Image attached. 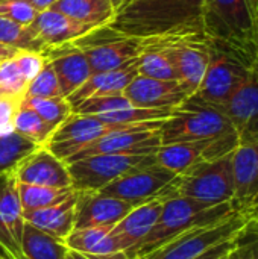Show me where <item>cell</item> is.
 <instances>
[{
    "mask_svg": "<svg viewBox=\"0 0 258 259\" xmlns=\"http://www.w3.org/2000/svg\"><path fill=\"white\" fill-rule=\"evenodd\" d=\"M251 65V62L237 53L210 42V62L207 71L199 88L190 97H195L217 109L222 108L246 79Z\"/></svg>",
    "mask_w": 258,
    "mask_h": 259,
    "instance_id": "obj_7",
    "label": "cell"
},
{
    "mask_svg": "<svg viewBox=\"0 0 258 259\" xmlns=\"http://www.w3.org/2000/svg\"><path fill=\"white\" fill-rule=\"evenodd\" d=\"M29 82L20 71L14 56L0 62V94L24 97Z\"/></svg>",
    "mask_w": 258,
    "mask_h": 259,
    "instance_id": "obj_37",
    "label": "cell"
},
{
    "mask_svg": "<svg viewBox=\"0 0 258 259\" xmlns=\"http://www.w3.org/2000/svg\"><path fill=\"white\" fill-rule=\"evenodd\" d=\"M49 9L62 12L94 27L106 26L116 14L111 0H56Z\"/></svg>",
    "mask_w": 258,
    "mask_h": 259,
    "instance_id": "obj_26",
    "label": "cell"
},
{
    "mask_svg": "<svg viewBox=\"0 0 258 259\" xmlns=\"http://www.w3.org/2000/svg\"><path fill=\"white\" fill-rule=\"evenodd\" d=\"M234 134L231 121L220 109L195 97L176 106L160 127L161 144L216 140Z\"/></svg>",
    "mask_w": 258,
    "mask_h": 259,
    "instance_id": "obj_5",
    "label": "cell"
},
{
    "mask_svg": "<svg viewBox=\"0 0 258 259\" xmlns=\"http://www.w3.org/2000/svg\"><path fill=\"white\" fill-rule=\"evenodd\" d=\"M252 222L251 215L234 211L219 222L193 228L170 238L138 259H193L222 241L242 237Z\"/></svg>",
    "mask_w": 258,
    "mask_h": 259,
    "instance_id": "obj_6",
    "label": "cell"
},
{
    "mask_svg": "<svg viewBox=\"0 0 258 259\" xmlns=\"http://www.w3.org/2000/svg\"><path fill=\"white\" fill-rule=\"evenodd\" d=\"M24 97H62L58 77L49 61L43 70L29 82L24 91Z\"/></svg>",
    "mask_w": 258,
    "mask_h": 259,
    "instance_id": "obj_36",
    "label": "cell"
},
{
    "mask_svg": "<svg viewBox=\"0 0 258 259\" xmlns=\"http://www.w3.org/2000/svg\"><path fill=\"white\" fill-rule=\"evenodd\" d=\"M231 121L240 144L258 141V59L251 65L246 79L219 108Z\"/></svg>",
    "mask_w": 258,
    "mask_h": 259,
    "instance_id": "obj_14",
    "label": "cell"
},
{
    "mask_svg": "<svg viewBox=\"0 0 258 259\" xmlns=\"http://www.w3.org/2000/svg\"><path fill=\"white\" fill-rule=\"evenodd\" d=\"M155 155H91L67 164L76 191H100L120 176L155 164Z\"/></svg>",
    "mask_w": 258,
    "mask_h": 259,
    "instance_id": "obj_8",
    "label": "cell"
},
{
    "mask_svg": "<svg viewBox=\"0 0 258 259\" xmlns=\"http://www.w3.org/2000/svg\"><path fill=\"white\" fill-rule=\"evenodd\" d=\"M23 97L18 96H0V135L14 132L12 131V123L15 118V114L20 108Z\"/></svg>",
    "mask_w": 258,
    "mask_h": 259,
    "instance_id": "obj_40",
    "label": "cell"
},
{
    "mask_svg": "<svg viewBox=\"0 0 258 259\" xmlns=\"http://www.w3.org/2000/svg\"><path fill=\"white\" fill-rule=\"evenodd\" d=\"M64 259H90L87 255H82V253H79V252H75V250H70L68 249V252H67V255H65V258Z\"/></svg>",
    "mask_w": 258,
    "mask_h": 259,
    "instance_id": "obj_45",
    "label": "cell"
},
{
    "mask_svg": "<svg viewBox=\"0 0 258 259\" xmlns=\"http://www.w3.org/2000/svg\"><path fill=\"white\" fill-rule=\"evenodd\" d=\"M257 8H258V0H257Z\"/></svg>",
    "mask_w": 258,
    "mask_h": 259,
    "instance_id": "obj_51",
    "label": "cell"
},
{
    "mask_svg": "<svg viewBox=\"0 0 258 259\" xmlns=\"http://www.w3.org/2000/svg\"><path fill=\"white\" fill-rule=\"evenodd\" d=\"M137 205L103 194L100 191H78L75 229L114 226Z\"/></svg>",
    "mask_w": 258,
    "mask_h": 259,
    "instance_id": "obj_18",
    "label": "cell"
},
{
    "mask_svg": "<svg viewBox=\"0 0 258 259\" xmlns=\"http://www.w3.org/2000/svg\"><path fill=\"white\" fill-rule=\"evenodd\" d=\"M24 219L12 171L0 175V244L17 259L21 253V234Z\"/></svg>",
    "mask_w": 258,
    "mask_h": 259,
    "instance_id": "obj_19",
    "label": "cell"
},
{
    "mask_svg": "<svg viewBox=\"0 0 258 259\" xmlns=\"http://www.w3.org/2000/svg\"><path fill=\"white\" fill-rule=\"evenodd\" d=\"M175 178V173L155 162L120 176L102 188L100 193L131 202L134 205H140L143 202L157 199Z\"/></svg>",
    "mask_w": 258,
    "mask_h": 259,
    "instance_id": "obj_15",
    "label": "cell"
},
{
    "mask_svg": "<svg viewBox=\"0 0 258 259\" xmlns=\"http://www.w3.org/2000/svg\"><path fill=\"white\" fill-rule=\"evenodd\" d=\"M163 121H152L140 127L105 135L73 155L65 164L91 155H155L161 146L160 127Z\"/></svg>",
    "mask_w": 258,
    "mask_h": 259,
    "instance_id": "obj_13",
    "label": "cell"
},
{
    "mask_svg": "<svg viewBox=\"0 0 258 259\" xmlns=\"http://www.w3.org/2000/svg\"><path fill=\"white\" fill-rule=\"evenodd\" d=\"M73 44L85 55L91 73H102L119 68L137 58L143 49L140 38L120 35L106 26L97 27Z\"/></svg>",
    "mask_w": 258,
    "mask_h": 259,
    "instance_id": "obj_9",
    "label": "cell"
},
{
    "mask_svg": "<svg viewBox=\"0 0 258 259\" xmlns=\"http://www.w3.org/2000/svg\"><path fill=\"white\" fill-rule=\"evenodd\" d=\"M17 191L21 203L23 212L47 208L56 203L67 200L73 193L75 188H53V187H41V185H30V184H18Z\"/></svg>",
    "mask_w": 258,
    "mask_h": 259,
    "instance_id": "obj_30",
    "label": "cell"
},
{
    "mask_svg": "<svg viewBox=\"0 0 258 259\" xmlns=\"http://www.w3.org/2000/svg\"><path fill=\"white\" fill-rule=\"evenodd\" d=\"M43 55L52 64L62 97L65 99L70 97L93 74L85 55L73 42L49 47Z\"/></svg>",
    "mask_w": 258,
    "mask_h": 259,
    "instance_id": "obj_21",
    "label": "cell"
},
{
    "mask_svg": "<svg viewBox=\"0 0 258 259\" xmlns=\"http://www.w3.org/2000/svg\"><path fill=\"white\" fill-rule=\"evenodd\" d=\"M36 147L40 146L15 132L0 135V175L12 171L14 167Z\"/></svg>",
    "mask_w": 258,
    "mask_h": 259,
    "instance_id": "obj_34",
    "label": "cell"
},
{
    "mask_svg": "<svg viewBox=\"0 0 258 259\" xmlns=\"http://www.w3.org/2000/svg\"><path fill=\"white\" fill-rule=\"evenodd\" d=\"M18 50L14 49V47H9V46H5V44H0V62L8 59V58H12Z\"/></svg>",
    "mask_w": 258,
    "mask_h": 259,
    "instance_id": "obj_44",
    "label": "cell"
},
{
    "mask_svg": "<svg viewBox=\"0 0 258 259\" xmlns=\"http://www.w3.org/2000/svg\"><path fill=\"white\" fill-rule=\"evenodd\" d=\"M161 121V120H160ZM146 123L135 124H120V123H106L100 120L97 115H84V114H71L58 129L53 132L50 141L47 143V149L64 162L70 159L73 155L97 141L99 138L109 135L113 132L126 131L144 126Z\"/></svg>",
    "mask_w": 258,
    "mask_h": 259,
    "instance_id": "obj_10",
    "label": "cell"
},
{
    "mask_svg": "<svg viewBox=\"0 0 258 259\" xmlns=\"http://www.w3.org/2000/svg\"><path fill=\"white\" fill-rule=\"evenodd\" d=\"M237 146L239 138L236 134L216 140L161 144L155 153V161L172 173L181 175L201 162L214 161L233 153Z\"/></svg>",
    "mask_w": 258,
    "mask_h": 259,
    "instance_id": "obj_12",
    "label": "cell"
},
{
    "mask_svg": "<svg viewBox=\"0 0 258 259\" xmlns=\"http://www.w3.org/2000/svg\"><path fill=\"white\" fill-rule=\"evenodd\" d=\"M164 200L152 199L132 208L117 225L113 226L111 235L120 252H128L135 247L155 226L163 211Z\"/></svg>",
    "mask_w": 258,
    "mask_h": 259,
    "instance_id": "obj_22",
    "label": "cell"
},
{
    "mask_svg": "<svg viewBox=\"0 0 258 259\" xmlns=\"http://www.w3.org/2000/svg\"><path fill=\"white\" fill-rule=\"evenodd\" d=\"M12 131L41 147V146H47L56 129L50 126L47 121H44L35 111L20 103V108L12 123Z\"/></svg>",
    "mask_w": 258,
    "mask_h": 259,
    "instance_id": "obj_31",
    "label": "cell"
},
{
    "mask_svg": "<svg viewBox=\"0 0 258 259\" xmlns=\"http://www.w3.org/2000/svg\"><path fill=\"white\" fill-rule=\"evenodd\" d=\"M90 259H128L125 252H114L106 255H87Z\"/></svg>",
    "mask_w": 258,
    "mask_h": 259,
    "instance_id": "obj_43",
    "label": "cell"
},
{
    "mask_svg": "<svg viewBox=\"0 0 258 259\" xmlns=\"http://www.w3.org/2000/svg\"><path fill=\"white\" fill-rule=\"evenodd\" d=\"M141 41L143 49L138 55V74L160 80H178L175 65L164 47L152 38Z\"/></svg>",
    "mask_w": 258,
    "mask_h": 259,
    "instance_id": "obj_29",
    "label": "cell"
},
{
    "mask_svg": "<svg viewBox=\"0 0 258 259\" xmlns=\"http://www.w3.org/2000/svg\"><path fill=\"white\" fill-rule=\"evenodd\" d=\"M111 3H113V6H114V8H117V6L122 3V0H111Z\"/></svg>",
    "mask_w": 258,
    "mask_h": 259,
    "instance_id": "obj_47",
    "label": "cell"
},
{
    "mask_svg": "<svg viewBox=\"0 0 258 259\" xmlns=\"http://www.w3.org/2000/svg\"><path fill=\"white\" fill-rule=\"evenodd\" d=\"M38 12L23 0H5L0 3V17L9 18L18 24L29 26Z\"/></svg>",
    "mask_w": 258,
    "mask_h": 259,
    "instance_id": "obj_38",
    "label": "cell"
},
{
    "mask_svg": "<svg viewBox=\"0 0 258 259\" xmlns=\"http://www.w3.org/2000/svg\"><path fill=\"white\" fill-rule=\"evenodd\" d=\"M29 29L47 47H56L73 42L97 27L78 21L62 12L46 9L43 12H38L33 21L29 24Z\"/></svg>",
    "mask_w": 258,
    "mask_h": 259,
    "instance_id": "obj_23",
    "label": "cell"
},
{
    "mask_svg": "<svg viewBox=\"0 0 258 259\" xmlns=\"http://www.w3.org/2000/svg\"><path fill=\"white\" fill-rule=\"evenodd\" d=\"M252 223H255V225H257V226H258V222H252Z\"/></svg>",
    "mask_w": 258,
    "mask_h": 259,
    "instance_id": "obj_49",
    "label": "cell"
},
{
    "mask_svg": "<svg viewBox=\"0 0 258 259\" xmlns=\"http://www.w3.org/2000/svg\"><path fill=\"white\" fill-rule=\"evenodd\" d=\"M173 197H187L208 205L233 203V153L214 161L201 162L190 170L176 175L157 199L166 200Z\"/></svg>",
    "mask_w": 258,
    "mask_h": 259,
    "instance_id": "obj_4",
    "label": "cell"
},
{
    "mask_svg": "<svg viewBox=\"0 0 258 259\" xmlns=\"http://www.w3.org/2000/svg\"><path fill=\"white\" fill-rule=\"evenodd\" d=\"M68 247L64 240L46 234L24 222L21 234V253L26 259H64Z\"/></svg>",
    "mask_w": 258,
    "mask_h": 259,
    "instance_id": "obj_28",
    "label": "cell"
},
{
    "mask_svg": "<svg viewBox=\"0 0 258 259\" xmlns=\"http://www.w3.org/2000/svg\"><path fill=\"white\" fill-rule=\"evenodd\" d=\"M233 203L208 205L187 197L166 199L161 215L152 231L131 250L125 252L128 259H138L160 247L170 238L193 228L219 222L234 212Z\"/></svg>",
    "mask_w": 258,
    "mask_h": 259,
    "instance_id": "obj_3",
    "label": "cell"
},
{
    "mask_svg": "<svg viewBox=\"0 0 258 259\" xmlns=\"http://www.w3.org/2000/svg\"><path fill=\"white\" fill-rule=\"evenodd\" d=\"M15 259H17V258H15ZM21 259H26V258H24V256H23V258H21Z\"/></svg>",
    "mask_w": 258,
    "mask_h": 259,
    "instance_id": "obj_50",
    "label": "cell"
},
{
    "mask_svg": "<svg viewBox=\"0 0 258 259\" xmlns=\"http://www.w3.org/2000/svg\"><path fill=\"white\" fill-rule=\"evenodd\" d=\"M205 0H122L108 29L131 38H167L205 35Z\"/></svg>",
    "mask_w": 258,
    "mask_h": 259,
    "instance_id": "obj_1",
    "label": "cell"
},
{
    "mask_svg": "<svg viewBox=\"0 0 258 259\" xmlns=\"http://www.w3.org/2000/svg\"><path fill=\"white\" fill-rule=\"evenodd\" d=\"M0 96H2V94H0Z\"/></svg>",
    "mask_w": 258,
    "mask_h": 259,
    "instance_id": "obj_55",
    "label": "cell"
},
{
    "mask_svg": "<svg viewBox=\"0 0 258 259\" xmlns=\"http://www.w3.org/2000/svg\"><path fill=\"white\" fill-rule=\"evenodd\" d=\"M14 59L20 68V71L23 73V76L27 79V82H30L46 65L47 58L43 53H36V52H27V50H18L14 55Z\"/></svg>",
    "mask_w": 258,
    "mask_h": 259,
    "instance_id": "obj_39",
    "label": "cell"
},
{
    "mask_svg": "<svg viewBox=\"0 0 258 259\" xmlns=\"http://www.w3.org/2000/svg\"><path fill=\"white\" fill-rule=\"evenodd\" d=\"M252 259H254V258H252ZM257 259H258V258H257Z\"/></svg>",
    "mask_w": 258,
    "mask_h": 259,
    "instance_id": "obj_53",
    "label": "cell"
},
{
    "mask_svg": "<svg viewBox=\"0 0 258 259\" xmlns=\"http://www.w3.org/2000/svg\"><path fill=\"white\" fill-rule=\"evenodd\" d=\"M0 44L14 47L17 50H27L36 53H44L49 49L33 35L29 26L18 24L5 17H0Z\"/></svg>",
    "mask_w": 258,
    "mask_h": 259,
    "instance_id": "obj_32",
    "label": "cell"
},
{
    "mask_svg": "<svg viewBox=\"0 0 258 259\" xmlns=\"http://www.w3.org/2000/svg\"><path fill=\"white\" fill-rule=\"evenodd\" d=\"M240 238L242 237L222 241V243L210 247L208 250H205L204 253H201L199 256L193 259H231L233 255L239 250V240Z\"/></svg>",
    "mask_w": 258,
    "mask_h": 259,
    "instance_id": "obj_41",
    "label": "cell"
},
{
    "mask_svg": "<svg viewBox=\"0 0 258 259\" xmlns=\"http://www.w3.org/2000/svg\"><path fill=\"white\" fill-rule=\"evenodd\" d=\"M18 184H30L53 188H71L67 164L56 158L46 146L36 147L24 156L12 170Z\"/></svg>",
    "mask_w": 258,
    "mask_h": 259,
    "instance_id": "obj_17",
    "label": "cell"
},
{
    "mask_svg": "<svg viewBox=\"0 0 258 259\" xmlns=\"http://www.w3.org/2000/svg\"><path fill=\"white\" fill-rule=\"evenodd\" d=\"M78 191L64 202L23 212V219L26 223L35 226L36 229L50 234L56 238L65 240V237L75 229V208H76Z\"/></svg>",
    "mask_w": 258,
    "mask_h": 259,
    "instance_id": "obj_25",
    "label": "cell"
},
{
    "mask_svg": "<svg viewBox=\"0 0 258 259\" xmlns=\"http://www.w3.org/2000/svg\"><path fill=\"white\" fill-rule=\"evenodd\" d=\"M23 2H26L27 5H30L36 12H43V11L49 9L56 0H23Z\"/></svg>",
    "mask_w": 258,
    "mask_h": 259,
    "instance_id": "obj_42",
    "label": "cell"
},
{
    "mask_svg": "<svg viewBox=\"0 0 258 259\" xmlns=\"http://www.w3.org/2000/svg\"><path fill=\"white\" fill-rule=\"evenodd\" d=\"M2 2H3V0H0V3H2Z\"/></svg>",
    "mask_w": 258,
    "mask_h": 259,
    "instance_id": "obj_52",
    "label": "cell"
},
{
    "mask_svg": "<svg viewBox=\"0 0 258 259\" xmlns=\"http://www.w3.org/2000/svg\"><path fill=\"white\" fill-rule=\"evenodd\" d=\"M148 39V38H146ZM169 53L181 87L193 96L199 88L210 62V42L205 35L152 38Z\"/></svg>",
    "mask_w": 258,
    "mask_h": 259,
    "instance_id": "obj_11",
    "label": "cell"
},
{
    "mask_svg": "<svg viewBox=\"0 0 258 259\" xmlns=\"http://www.w3.org/2000/svg\"><path fill=\"white\" fill-rule=\"evenodd\" d=\"M21 105L35 111L55 129L73 114L71 105L65 97H23Z\"/></svg>",
    "mask_w": 258,
    "mask_h": 259,
    "instance_id": "obj_33",
    "label": "cell"
},
{
    "mask_svg": "<svg viewBox=\"0 0 258 259\" xmlns=\"http://www.w3.org/2000/svg\"><path fill=\"white\" fill-rule=\"evenodd\" d=\"M254 222H258V215H257V217H255V219H254Z\"/></svg>",
    "mask_w": 258,
    "mask_h": 259,
    "instance_id": "obj_48",
    "label": "cell"
},
{
    "mask_svg": "<svg viewBox=\"0 0 258 259\" xmlns=\"http://www.w3.org/2000/svg\"><path fill=\"white\" fill-rule=\"evenodd\" d=\"M135 76H138V56L119 68L93 73L67 100L70 105H75L90 97L122 94Z\"/></svg>",
    "mask_w": 258,
    "mask_h": 259,
    "instance_id": "obj_24",
    "label": "cell"
},
{
    "mask_svg": "<svg viewBox=\"0 0 258 259\" xmlns=\"http://www.w3.org/2000/svg\"><path fill=\"white\" fill-rule=\"evenodd\" d=\"M0 259H15V256H12V255L0 244Z\"/></svg>",
    "mask_w": 258,
    "mask_h": 259,
    "instance_id": "obj_46",
    "label": "cell"
},
{
    "mask_svg": "<svg viewBox=\"0 0 258 259\" xmlns=\"http://www.w3.org/2000/svg\"><path fill=\"white\" fill-rule=\"evenodd\" d=\"M113 226H93L73 229L65 237V244L70 250L82 255H106L120 252L116 240L109 234Z\"/></svg>",
    "mask_w": 258,
    "mask_h": 259,
    "instance_id": "obj_27",
    "label": "cell"
},
{
    "mask_svg": "<svg viewBox=\"0 0 258 259\" xmlns=\"http://www.w3.org/2000/svg\"><path fill=\"white\" fill-rule=\"evenodd\" d=\"M123 96L137 108H176L190 97L178 80H160L141 74L131 80Z\"/></svg>",
    "mask_w": 258,
    "mask_h": 259,
    "instance_id": "obj_20",
    "label": "cell"
},
{
    "mask_svg": "<svg viewBox=\"0 0 258 259\" xmlns=\"http://www.w3.org/2000/svg\"><path fill=\"white\" fill-rule=\"evenodd\" d=\"M234 209L240 214L258 215V141L240 144L233 152Z\"/></svg>",
    "mask_w": 258,
    "mask_h": 259,
    "instance_id": "obj_16",
    "label": "cell"
},
{
    "mask_svg": "<svg viewBox=\"0 0 258 259\" xmlns=\"http://www.w3.org/2000/svg\"><path fill=\"white\" fill-rule=\"evenodd\" d=\"M3 2H5V0H3Z\"/></svg>",
    "mask_w": 258,
    "mask_h": 259,
    "instance_id": "obj_54",
    "label": "cell"
},
{
    "mask_svg": "<svg viewBox=\"0 0 258 259\" xmlns=\"http://www.w3.org/2000/svg\"><path fill=\"white\" fill-rule=\"evenodd\" d=\"M132 106L129 100L122 94L113 96H100V97H90L82 102L71 105L73 114H84V115H102L120 109H126Z\"/></svg>",
    "mask_w": 258,
    "mask_h": 259,
    "instance_id": "obj_35",
    "label": "cell"
},
{
    "mask_svg": "<svg viewBox=\"0 0 258 259\" xmlns=\"http://www.w3.org/2000/svg\"><path fill=\"white\" fill-rule=\"evenodd\" d=\"M202 27L207 39L248 62L258 59L257 0H205Z\"/></svg>",
    "mask_w": 258,
    "mask_h": 259,
    "instance_id": "obj_2",
    "label": "cell"
}]
</instances>
